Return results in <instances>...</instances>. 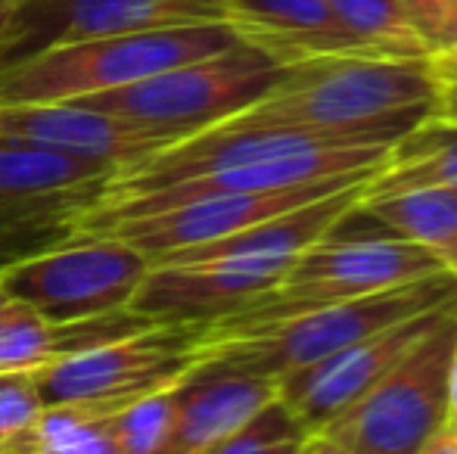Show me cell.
I'll use <instances>...</instances> for the list:
<instances>
[{
	"label": "cell",
	"mask_w": 457,
	"mask_h": 454,
	"mask_svg": "<svg viewBox=\"0 0 457 454\" xmlns=\"http://www.w3.org/2000/svg\"><path fill=\"white\" fill-rule=\"evenodd\" d=\"M398 6L408 16L411 29L420 35V41L427 44L429 56H433V41H436V29L442 22V10H445V0H398Z\"/></svg>",
	"instance_id": "cell-23"
},
{
	"label": "cell",
	"mask_w": 457,
	"mask_h": 454,
	"mask_svg": "<svg viewBox=\"0 0 457 454\" xmlns=\"http://www.w3.org/2000/svg\"><path fill=\"white\" fill-rule=\"evenodd\" d=\"M457 305L389 374L314 436L352 454H417L448 424Z\"/></svg>",
	"instance_id": "cell-6"
},
{
	"label": "cell",
	"mask_w": 457,
	"mask_h": 454,
	"mask_svg": "<svg viewBox=\"0 0 457 454\" xmlns=\"http://www.w3.org/2000/svg\"><path fill=\"white\" fill-rule=\"evenodd\" d=\"M454 305L457 299L439 305V309L423 311V315L373 330L364 340L324 358L320 364L283 376L277 383V395H280V401H287L289 411L299 417V424L314 436L333 417H339L345 408L355 405L373 383L383 380L429 330L445 321V315Z\"/></svg>",
	"instance_id": "cell-12"
},
{
	"label": "cell",
	"mask_w": 457,
	"mask_h": 454,
	"mask_svg": "<svg viewBox=\"0 0 457 454\" xmlns=\"http://www.w3.org/2000/svg\"><path fill=\"white\" fill-rule=\"evenodd\" d=\"M448 430L457 433V349L452 358V380H448Z\"/></svg>",
	"instance_id": "cell-28"
},
{
	"label": "cell",
	"mask_w": 457,
	"mask_h": 454,
	"mask_svg": "<svg viewBox=\"0 0 457 454\" xmlns=\"http://www.w3.org/2000/svg\"><path fill=\"white\" fill-rule=\"evenodd\" d=\"M343 31L370 56L423 60L427 44L411 29L398 0H324Z\"/></svg>",
	"instance_id": "cell-19"
},
{
	"label": "cell",
	"mask_w": 457,
	"mask_h": 454,
	"mask_svg": "<svg viewBox=\"0 0 457 454\" xmlns=\"http://www.w3.org/2000/svg\"><path fill=\"white\" fill-rule=\"evenodd\" d=\"M0 144L37 146L47 153L112 165L115 171L171 146L162 137L140 131L137 125H128L75 100L0 106Z\"/></svg>",
	"instance_id": "cell-13"
},
{
	"label": "cell",
	"mask_w": 457,
	"mask_h": 454,
	"mask_svg": "<svg viewBox=\"0 0 457 454\" xmlns=\"http://www.w3.org/2000/svg\"><path fill=\"white\" fill-rule=\"evenodd\" d=\"M429 62H433V72L439 78V85H457V44L442 50V54H433Z\"/></svg>",
	"instance_id": "cell-25"
},
{
	"label": "cell",
	"mask_w": 457,
	"mask_h": 454,
	"mask_svg": "<svg viewBox=\"0 0 457 454\" xmlns=\"http://www.w3.org/2000/svg\"><path fill=\"white\" fill-rule=\"evenodd\" d=\"M150 271V259L109 234H75L72 240L0 271L12 302H25L44 321L66 324L125 311Z\"/></svg>",
	"instance_id": "cell-9"
},
{
	"label": "cell",
	"mask_w": 457,
	"mask_h": 454,
	"mask_svg": "<svg viewBox=\"0 0 457 454\" xmlns=\"http://www.w3.org/2000/svg\"><path fill=\"white\" fill-rule=\"evenodd\" d=\"M6 305H10V296H6V293H4V286H0V311H4Z\"/></svg>",
	"instance_id": "cell-32"
},
{
	"label": "cell",
	"mask_w": 457,
	"mask_h": 454,
	"mask_svg": "<svg viewBox=\"0 0 457 454\" xmlns=\"http://www.w3.org/2000/svg\"><path fill=\"white\" fill-rule=\"evenodd\" d=\"M205 324L150 321L103 336L35 374L44 405H125L134 395L184 376L199 364Z\"/></svg>",
	"instance_id": "cell-8"
},
{
	"label": "cell",
	"mask_w": 457,
	"mask_h": 454,
	"mask_svg": "<svg viewBox=\"0 0 457 454\" xmlns=\"http://www.w3.org/2000/svg\"><path fill=\"white\" fill-rule=\"evenodd\" d=\"M106 420V408L47 405L37 424L0 454H115Z\"/></svg>",
	"instance_id": "cell-18"
},
{
	"label": "cell",
	"mask_w": 457,
	"mask_h": 454,
	"mask_svg": "<svg viewBox=\"0 0 457 454\" xmlns=\"http://www.w3.org/2000/svg\"><path fill=\"white\" fill-rule=\"evenodd\" d=\"M112 175V165L0 144V271L72 240Z\"/></svg>",
	"instance_id": "cell-7"
},
{
	"label": "cell",
	"mask_w": 457,
	"mask_h": 454,
	"mask_svg": "<svg viewBox=\"0 0 457 454\" xmlns=\"http://www.w3.org/2000/svg\"><path fill=\"white\" fill-rule=\"evenodd\" d=\"M457 299V277L433 274L414 284L379 290L352 302L327 305L318 311L287 318V321L265 324V327L243 330H212L205 327L199 340V355L218 358L249 374L271 376L280 383L283 376L320 364L324 358L349 349L379 327H389L404 318L423 315L429 309Z\"/></svg>",
	"instance_id": "cell-3"
},
{
	"label": "cell",
	"mask_w": 457,
	"mask_h": 454,
	"mask_svg": "<svg viewBox=\"0 0 457 454\" xmlns=\"http://www.w3.org/2000/svg\"><path fill=\"white\" fill-rule=\"evenodd\" d=\"M379 169L343 175V177H327V181L302 184V187H289V190H268V194L196 196V200L175 202V206L156 209V212L119 219L112 225L94 230V234L119 236V240L131 243L134 249H140L153 261L171 252H184V249L209 246V243L237 234V230L255 227L262 221L277 219V215H287L293 209L308 206V202H318L324 196L337 194V190H345L352 184L364 181V177H373Z\"/></svg>",
	"instance_id": "cell-10"
},
{
	"label": "cell",
	"mask_w": 457,
	"mask_h": 454,
	"mask_svg": "<svg viewBox=\"0 0 457 454\" xmlns=\"http://www.w3.org/2000/svg\"><path fill=\"white\" fill-rule=\"evenodd\" d=\"M414 190H457V121L429 115L404 131L386 150L383 169L367 184L364 202Z\"/></svg>",
	"instance_id": "cell-16"
},
{
	"label": "cell",
	"mask_w": 457,
	"mask_h": 454,
	"mask_svg": "<svg viewBox=\"0 0 457 454\" xmlns=\"http://www.w3.org/2000/svg\"><path fill=\"white\" fill-rule=\"evenodd\" d=\"M439 91L429 56H320L287 66L265 97L228 121L324 134H383L398 140L433 115Z\"/></svg>",
	"instance_id": "cell-1"
},
{
	"label": "cell",
	"mask_w": 457,
	"mask_h": 454,
	"mask_svg": "<svg viewBox=\"0 0 457 454\" xmlns=\"http://www.w3.org/2000/svg\"><path fill=\"white\" fill-rule=\"evenodd\" d=\"M203 22H224L221 0H22L10 12L0 69L66 44Z\"/></svg>",
	"instance_id": "cell-11"
},
{
	"label": "cell",
	"mask_w": 457,
	"mask_h": 454,
	"mask_svg": "<svg viewBox=\"0 0 457 454\" xmlns=\"http://www.w3.org/2000/svg\"><path fill=\"white\" fill-rule=\"evenodd\" d=\"M302 454H352V451H345L343 445H337L333 439H327V436H308Z\"/></svg>",
	"instance_id": "cell-29"
},
{
	"label": "cell",
	"mask_w": 457,
	"mask_h": 454,
	"mask_svg": "<svg viewBox=\"0 0 457 454\" xmlns=\"http://www.w3.org/2000/svg\"><path fill=\"white\" fill-rule=\"evenodd\" d=\"M196 367V364H193ZM187 376V374H184ZM184 376L156 386L144 395H134L125 405L109 411V439L115 454H162L169 445L178 414V386Z\"/></svg>",
	"instance_id": "cell-20"
},
{
	"label": "cell",
	"mask_w": 457,
	"mask_h": 454,
	"mask_svg": "<svg viewBox=\"0 0 457 454\" xmlns=\"http://www.w3.org/2000/svg\"><path fill=\"white\" fill-rule=\"evenodd\" d=\"M457 44V0H445V10H442V22L436 29V41H433V54L454 47Z\"/></svg>",
	"instance_id": "cell-24"
},
{
	"label": "cell",
	"mask_w": 457,
	"mask_h": 454,
	"mask_svg": "<svg viewBox=\"0 0 457 454\" xmlns=\"http://www.w3.org/2000/svg\"><path fill=\"white\" fill-rule=\"evenodd\" d=\"M10 12H12V10H0V54H4L6 31H10Z\"/></svg>",
	"instance_id": "cell-30"
},
{
	"label": "cell",
	"mask_w": 457,
	"mask_h": 454,
	"mask_svg": "<svg viewBox=\"0 0 457 454\" xmlns=\"http://www.w3.org/2000/svg\"><path fill=\"white\" fill-rule=\"evenodd\" d=\"M308 436L312 433L299 424V417L289 411L287 401H280V395H277L243 426H237L234 433H228L224 439L196 454H302Z\"/></svg>",
	"instance_id": "cell-21"
},
{
	"label": "cell",
	"mask_w": 457,
	"mask_h": 454,
	"mask_svg": "<svg viewBox=\"0 0 457 454\" xmlns=\"http://www.w3.org/2000/svg\"><path fill=\"white\" fill-rule=\"evenodd\" d=\"M277 399V380L199 355L178 386V414L162 454H196Z\"/></svg>",
	"instance_id": "cell-14"
},
{
	"label": "cell",
	"mask_w": 457,
	"mask_h": 454,
	"mask_svg": "<svg viewBox=\"0 0 457 454\" xmlns=\"http://www.w3.org/2000/svg\"><path fill=\"white\" fill-rule=\"evenodd\" d=\"M355 215L373 219L389 234L423 246L457 277V190H414L367 200L355 209Z\"/></svg>",
	"instance_id": "cell-17"
},
{
	"label": "cell",
	"mask_w": 457,
	"mask_h": 454,
	"mask_svg": "<svg viewBox=\"0 0 457 454\" xmlns=\"http://www.w3.org/2000/svg\"><path fill=\"white\" fill-rule=\"evenodd\" d=\"M44 408L35 374H0V451L25 436Z\"/></svg>",
	"instance_id": "cell-22"
},
{
	"label": "cell",
	"mask_w": 457,
	"mask_h": 454,
	"mask_svg": "<svg viewBox=\"0 0 457 454\" xmlns=\"http://www.w3.org/2000/svg\"><path fill=\"white\" fill-rule=\"evenodd\" d=\"M243 44L228 22L175 25L41 50L0 69V106L66 103L137 85Z\"/></svg>",
	"instance_id": "cell-2"
},
{
	"label": "cell",
	"mask_w": 457,
	"mask_h": 454,
	"mask_svg": "<svg viewBox=\"0 0 457 454\" xmlns=\"http://www.w3.org/2000/svg\"><path fill=\"white\" fill-rule=\"evenodd\" d=\"M417 454H457V433H452L445 426V430H439L433 439H429L427 445H423Z\"/></svg>",
	"instance_id": "cell-26"
},
{
	"label": "cell",
	"mask_w": 457,
	"mask_h": 454,
	"mask_svg": "<svg viewBox=\"0 0 457 454\" xmlns=\"http://www.w3.org/2000/svg\"><path fill=\"white\" fill-rule=\"evenodd\" d=\"M22 0H0V10H12V6H19Z\"/></svg>",
	"instance_id": "cell-31"
},
{
	"label": "cell",
	"mask_w": 457,
	"mask_h": 454,
	"mask_svg": "<svg viewBox=\"0 0 457 454\" xmlns=\"http://www.w3.org/2000/svg\"><path fill=\"white\" fill-rule=\"evenodd\" d=\"M283 69L287 66L274 62L262 50L237 44L215 56L75 103L137 125L165 144H181L249 110L280 81Z\"/></svg>",
	"instance_id": "cell-4"
},
{
	"label": "cell",
	"mask_w": 457,
	"mask_h": 454,
	"mask_svg": "<svg viewBox=\"0 0 457 454\" xmlns=\"http://www.w3.org/2000/svg\"><path fill=\"white\" fill-rule=\"evenodd\" d=\"M433 115L457 121V85H442L439 100H436V106H433Z\"/></svg>",
	"instance_id": "cell-27"
},
{
	"label": "cell",
	"mask_w": 457,
	"mask_h": 454,
	"mask_svg": "<svg viewBox=\"0 0 457 454\" xmlns=\"http://www.w3.org/2000/svg\"><path fill=\"white\" fill-rule=\"evenodd\" d=\"M221 10L224 22L243 44L268 54L280 66L364 54L324 0H221Z\"/></svg>",
	"instance_id": "cell-15"
},
{
	"label": "cell",
	"mask_w": 457,
	"mask_h": 454,
	"mask_svg": "<svg viewBox=\"0 0 457 454\" xmlns=\"http://www.w3.org/2000/svg\"><path fill=\"white\" fill-rule=\"evenodd\" d=\"M448 274L433 255L417 243L395 234L339 236V230L320 236L302 249L287 268L283 280L224 321L209 324L212 330L265 327L287 318L318 311L327 305L352 302L392 286Z\"/></svg>",
	"instance_id": "cell-5"
}]
</instances>
